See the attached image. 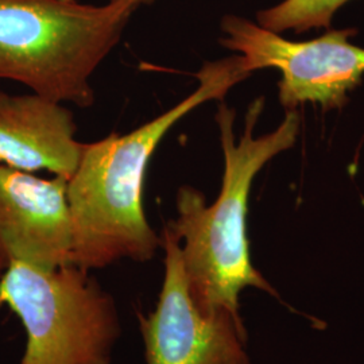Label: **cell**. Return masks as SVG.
Listing matches in <instances>:
<instances>
[{"mask_svg": "<svg viewBox=\"0 0 364 364\" xmlns=\"http://www.w3.org/2000/svg\"><path fill=\"white\" fill-rule=\"evenodd\" d=\"M0 301L26 331L19 364H112L122 333L117 301L91 272L11 262L0 277Z\"/></svg>", "mask_w": 364, "mask_h": 364, "instance_id": "4", "label": "cell"}, {"mask_svg": "<svg viewBox=\"0 0 364 364\" xmlns=\"http://www.w3.org/2000/svg\"><path fill=\"white\" fill-rule=\"evenodd\" d=\"M76 132L73 112L63 103L0 91V166L69 180L84 150Z\"/></svg>", "mask_w": 364, "mask_h": 364, "instance_id": "8", "label": "cell"}, {"mask_svg": "<svg viewBox=\"0 0 364 364\" xmlns=\"http://www.w3.org/2000/svg\"><path fill=\"white\" fill-rule=\"evenodd\" d=\"M141 0H0V78L81 108L91 78L120 42Z\"/></svg>", "mask_w": 364, "mask_h": 364, "instance_id": "3", "label": "cell"}, {"mask_svg": "<svg viewBox=\"0 0 364 364\" xmlns=\"http://www.w3.org/2000/svg\"><path fill=\"white\" fill-rule=\"evenodd\" d=\"M156 0H141L142 6H149V4H153Z\"/></svg>", "mask_w": 364, "mask_h": 364, "instance_id": "11", "label": "cell"}, {"mask_svg": "<svg viewBox=\"0 0 364 364\" xmlns=\"http://www.w3.org/2000/svg\"><path fill=\"white\" fill-rule=\"evenodd\" d=\"M263 107V97L248 107L245 131L236 142V112L220 102L216 114L224 154L220 193L208 205L203 192L181 186L176 196L177 218L166 224L180 240L183 270L196 305L208 314L230 313L239 321H243L239 296L245 289L254 287L279 299L251 262L248 197L257 174L274 156L293 147L299 131V115L290 109L277 130L255 138Z\"/></svg>", "mask_w": 364, "mask_h": 364, "instance_id": "2", "label": "cell"}, {"mask_svg": "<svg viewBox=\"0 0 364 364\" xmlns=\"http://www.w3.org/2000/svg\"><path fill=\"white\" fill-rule=\"evenodd\" d=\"M350 0H284L257 14L258 25L273 33L293 30L296 34L328 28L338 9Z\"/></svg>", "mask_w": 364, "mask_h": 364, "instance_id": "9", "label": "cell"}, {"mask_svg": "<svg viewBox=\"0 0 364 364\" xmlns=\"http://www.w3.org/2000/svg\"><path fill=\"white\" fill-rule=\"evenodd\" d=\"M165 273L156 309L138 312L146 364H251L243 321L204 313L191 296L180 240L165 224Z\"/></svg>", "mask_w": 364, "mask_h": 364, "instance_id": "6", "label": "cell"}, {"mask_svg": "<svg viewBox=\"0 0 364 364\" xmlns=\"http://www.w3.org/2000/svg\"><path fill=\"white\" fill-rule=\"evenodd\" d=\"M198 87L180 103L127 134L112 132L84 144L77 169L68 180L73 230L72 264L92 272L120 260L147 262L162 248L146 218L144 189L150 159L182 117L250 77L239 54L205 63Z\"/></svg>", "mask_w": 364, "mask_h": 364, "instance_id": "1", "label": "cell"}, {"mask_svg": "<svg viewBox=\"0 0 364 364\" xmlns=\"http://www.w3.org/2000/svg\"><path fill=\"white\" fill-rule=\"evenodd\" d=\"M6 264H4V262L3 260L0 259V277L3 275V273H4V270H6Z\"/></svg>", "mask_w": 364, "mask_h": 364, "instance_id": "10", "label": "cell"}, {"mask_svg": "<svg viewBox=\"0 0 364 364\" xmlns=\"http://www.w3.org/2000/svg\"><path fill=\"white\" fill-rule=\"evenodd\" d=\"M68 180L0 166V259L39 269L72 264Z\"/></svg>", "mask_w": 364, "mask_h": 364, "instance_id": "7", "label": "cell"}, {"mask_svg": "<svg viewBox=\"0 0 364 364\" xmlns=\"http://www.w3.org/2000/svg\"><path fill=\"white\" fill-rule=\"evenodd\" d=\"M221 31V45L240 55L250 75L266 68L282 73L278 91L287 111L304 103L341 108L362 82L364 48L350 42L355 28H329L318 38L293 42L246 18L225 15Z\"/></svg>", "mask_w": 364, "mask_h": 364, "instance_id": "5", "label": "cell"}]
</instances>
